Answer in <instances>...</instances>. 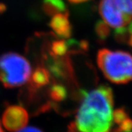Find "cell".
<instances>
[{"label": "cell", "mask_w": 132, "mask_h": 132, "mask_svg": "<svg viewBox=\"0 0 132 132\" xmlns=\"http://www.w3.org/2000/svg\"><path fill=\"white\" fill-rule=\"evenodd\" d=\"M98 10L109 27H125L132 20V0H101Z\"/></svg>", "instance_id": "4"}, {"label": "cell", "mask_w": 132, "mask_h": 132, "mask_svg": "<svg viewBox=\"0 0 132 132\" xmlns=\"http://www.w3.org/2000/svg\"><path fill=\"white\" fill-rule=\"evenodd\" d=\"M29 121L27 111L21 106L11 105L7 106L2 115V123L9 131H18L24 128Z\"/></svg>", "instance_id": "5"}, {"label": "cell", "mask_w": 132, "mask_h": 132, "mask_svg": "<svg viewBox=\"0 0 132 132\" xmlns=\"http://www.w3.org/2000/svg\"><path fill=\"white\" fill-rule=\"evenodd\" d=\"M31 74L29 79V86L28 87L30 94L37 93L39 89L45 87L50 83L51 74L47 68L44 67L39 66L36 68Z\"/></svg>", "instance_id": "7"}, {"label": "cell", "mask_w": 132, "mask_h": 132, "mask_svg": "<svg viewBox=\"0 0 132 132\" xmlns=\"http://www.w3.org/2000/svg\"><path fill=\"white\" fill-rule=\"evenodd\" d=\"M126 44H127L128 46H130V47L132 48V35L130 34V35H129V38L128 39V41L126 43Z\"/></svg>", "instance_id": "16"}, {"label": "cell", "mask_w": 132, "mask_h": 132, "mask_svg": "<svg viewBox=\"0 0 132 132\" xmlns=\"http://www.w3.org/2000/svg\"><path fill=\"white\" fill-rule=\"evenodd\" d=\"M68 1L71 2V3H73V4H80V3L85 2L88 0H68Z\"/></svg>", "instance_id": "15"}, {"label": "cell", "mask_w": 132, "mask_h": 132, "mask_svg": "<svg viewBox=\"0 0 132 132\" xmlns=\"http://www.w3.org/2000/svg\"><path fill=\"white\" fill-rule=\"evenodd\" d=\"M127 29H128V32L130 33L131 35H132V20L130 21V22H129Z\"/></svg>", "instance_id": "17"}, {"label": "cell", "mask_w": 132, "mask_h": 132, "mask_svg": "<svg viewBox=\"0 0 132 132\" xmlns=\"http://www.w3.org/2000/svg\"><path fill=\"white\" fill-rule=\"evenodd\" d=\"M73 42H67L63 40H55L50 44L48 54L53 57H63L68 53Z\"/></svg>", "instance_id": "10"}, {"label": "cell", "mask_w": 132, "mask_h": 132, "mask_svg": "<svg viewBox=\"0 0 132 132\" xmlns=\"http://www.w3.org/2000/svg\"><path fill=\"white\" fill-rule=\"evenodd\" d=\"M51 107L56 108L57 104L64 101L68 98V89L60 83H54L48 90Z\"/></svg>", "instance_id": "9"}, {"label": "cell", "mask_w": 132, "mask_h": 132, "mask_svg": "<svg viewBox=\"0 0 132 132\" xmlns=\"http://www.w3.org/2000/svg\"><path fill=\"white\" fill-rule=\"evenodd\" d=\"M49 27L53 32L60 38H68L72 34V26L68 13H61L52 15Z\"/></svg>", "instance_id": "6"}, {"label": "cell", "mask_w": 132, "mask_h": 132, "mask_svg": "<svg viewBox=\"0 0 132 132\" xmlns=\"http://www.w3.org/2000/svg\"><path fill=\"white\" fill-rule=\"evenodd\" d=\"M106 132H110V131H106Z\"/></svg>", "instance_id": "19"}, {"label": "cell", "mask_w": 132, "mask_h": 132, "mask_svg": "<svg viewBox=\"0 0 132 132\" xmlns=\"http://www.w3.org/2000/svg\"><path fill=\"white\" fill-rule=\"evenodd\" d=\"M32 73L29 62L15 52L0 56V81L6 88H15L27 82Z\"/></svg>", "instance_id": "3"}, {"label": "cell", "mask_w": 132, "mask_h": 132, "mask_svg": "<svg viewBox=\"0 0 132 132\" xmlns=\"http://www.w3.org/2000/svg\"><path fill=\"white\" fill-rule=\"evenodd\" d=\"M43 10L48 15H54L57 13H68V9L63 0H43Z\"/></svg>", "instance_id": "11"}, {"label": "cell", "mask_w": 132, "mask_h": 132, "mask_svg": "<svg viewBox=\"0 0 132 132\" xmlns=\"http://www.w3.org/2000/svg\"><path fill=\"white\" fill-rule=\"evenodd\" d=\"M18 132H43L40 129L38 128L33 127V126H29V127H24V128L18 131Z\"/></svg>", "instance_id": "14"}, {"label": "cell", "mask_w": 132, "mask_h": 132, "mask_svg": "<svg viewBox=\"0 0 132 132\" xmlns=\"http://www.w3.org/2000/svg\"><path fill=\"white\" fill-rule=\"evenodd\" d=\"M0 132H4L3 130H2V126H1V123H0Z\"/></svg>", "instance_id": "18"}, {"label": "cell", "mask_w": 132, "mask_h": 132, "mask_svg": "<svg viewBox=\"0 0 132 132\" xmlns=\"http://www.w3.org/2000/svg\"><path fill=\"white\" fill-rule=\"evenodd\" d=\"M129 35L130 33L128 32L127 28L125 27L115 28L114 31V38L115 40L122 44H126Z\"/></svg>", "instance_id": "13"}, {"label": "cell", "mask_w": 132, "mask_h": 132, "mask_svg": "<svg viewBox=\"0 0 132 132\" xmlns=\"http://www.w3.org/2000/svg\"><path fill=\"white\" fill-rule=\"evenodd\" d=\"M95 32L100 41H105L109 37L111 30L109 26L104 21H98L95 26Z\"/></svg>", "instance_id": "12"}, {"label": "cell", "mask_w": 132, "mask_h": 132, "mask_svg": "<svg viewBox=\"0 0 132 132\" xmlns=\"http://www.w3.org/2000/svg\"><path fill=\"white\" fill-rule=\"evenodd\" d=\"M80 105L68 132H106L113 125L114 94L111 87L101 85L90 91L79 90Z\"/></svg>", "instance_id": "1"}, {"label": "cell", "mask_w": 132, "mask_h": 132, "mask_svg": "<svg viewBox=\"0 0 132 132\" xmlns=\"http://www.w3.org/2000/svg\"><path fill=\"white\" fill-rule=\"evenodd\" d=\"M113 124L111 132H132V118L124 107L113 111Z\"/></svg>", "instance_id": "8"}, {"label": "cell", "mask_w": 132, "mask_h": 132, "mask_svg": "<svg viewBox=\"0 0 132 132\" xmlns=\"http://www.w3.org/2000/svg\"><path fill=\"white\" fill-rule=\"evenodd\" d=\"M97 64L112 83L126 85L132 81V54L129 52L101 48L97 54Z\"/></svg>", "instance_id": "2"}]
</instances>
